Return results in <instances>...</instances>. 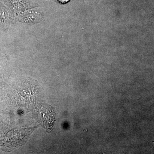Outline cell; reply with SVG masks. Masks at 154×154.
<instances>
[{
  "instance_id": "1",
  "label": "cell",
  "mask_w": 154,
  "mask_h": 154,
  "mask_svg": "<svg viewBox=\"0 0 154 154\" xmlns=\"http://www.w3.org/2000/svg\"><path fill=\"white\" fill-rule=\"evenodd\" d=\"M59 2L62 4H66L69 2L71 0H57Z\"/></svg>"
}]
</instances>
